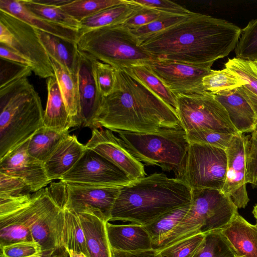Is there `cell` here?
Masks as SVG:
<instances>
[{"label": "cell", "instance_id": "bcb514c9", "mask_svg": "<svg viewBox=\"0 0 257 257\" xmlns=\"http://www.w3.org/2000/svg\"><path fill=\"white\" fill-rule=\"evenodd\" d=\"M31 192L30 187L23 180L0 173V197H18Z\"/></svg>", "mask_w": 257, "mask_h": 257}, {"label": "cell", "instance_id": "9f6ffc18", "mask_svg": "<svg viewBox=\"0 0 257 257\" xmlns=\"http://www.w3.org/2000/svg\"><path fill=\"white\" fill-rule=\"evenodd\" d=\"M67 250L69 254V257H88L85 254L81 252H78L72 249Z\"/></svg>", "mask_w": 257, "mask_h": 257}, {"label": "cell", "instance_id": "4fadbf2b", "mask_svg": "<svg viewBox=\"0 0 257 257\" xmlns=\"http://www.w3.org/2000/svg\"><path fill=\"white\" fill-rule=\"evenodd\" d=\"M121 187L65 183L66 202L64 209L77 214H92L108 222Z\"/></svg>", "mask_w": 257, "mask_h": 257}, {"label": "cell", "instance_id": "2e32d148", "mask_svg": "<svg viewBox=\"0 0 257 257\" xmlns=\"http://www.w3.org/2000/svg\"><path fill=\"white\" fill-rule=\"evenodd\" d=\"M85 146L116 166L131 181L145 177L144 164L132 155L111 130L93 128Z\"/></svg>", "mask_w": 257, "mask_h": 257}, {"label": "cell", "instance_id": "7402d4cb", "mask_svg": "<svg viewBox=\"0 0 257 257\" xmlns=\"http://www.w3.org/2000/svg\"><path fill=\"white\" fill-rule=\"evenodd\" d=\"M213 95L225 108L232 124L239 134L251 133L257 128V115L238 88Z\"/></svg>", "mask_w": 257, "mask_h": 257}, {"label": "cell", "instance_id": "d590c367", "mask_svg": "<svg viewBox=\"0 0 257 257\" xmlns=\"http://www.w3.org/2000/svg\"><path fill=\"white\" fill-rule=\"evenodd\" d=\"M21 1L31 12L44 19L78 31L80 29V23L67 14L60 7L39 4L33 0Z\"/></svg>", "mask_w": 257, "mask_h": 257}, {"label": "cell", "instance_id": "9a60e30c", "mask_svg": "<svg viewBox=\"0 0 257 257\" xmlns=\"http://www.w3.org/2000/svg\"><path fill=\"white\" fill-rule=\"evenodd\" d=\"M146 64L175 95L205 92L202 79L211 69L177 61L155 58Z\"/></svg>", "mask_w": 257, "mask_h": 257}, {"label": "cell", "instance_id": "680465c9", "mask_svg": "<svg viewBox=\"0 0 257 257\" xmlns=\"http://www.w3.org/2000/svg\"><path fill=\"white\" fill-rule=\"evenodd\" d=\"M254 63L257 66V61L254 62Z\"/></svg>", "mask_w": 257, "mask_h": 257}, {"label": "cell", "instance_id": "8fae6325", "mask_svg": "<svg viewBox=\"0 0 257 257\" xmlns=\"http://www.w3.org/2000/svg\"><path fill=\"white\" fill-rule=\"evenodd\" d=\"M64 210L55 200L49 187L33 192L31 196V231L33 240L42 250L62 246Z\"/></svg>", "mask_w": 257, "mask_h": 257}, {"label": "cell", "instance_id": "f5cc1de1", "mask_svg": "<svg viewBox=\"0 0 257 257\" xmlns=\"http://www.w3.org/2000/svg\"><path fill=\"white\" fill-rule=\"evenodd\" d=\"M32 257H69L67 249L62 246L56 249L42 250L41 254Z\"/></svg>", "mask_w": 257, "mask_h": 257}, {"label": "cell", "instance_id": "5b68a950", "mask_svg": "<svg viewBox=\"0 0 257 257\" xmlns=\"http://www.w3.org/2000/svg\"><path fill=\"white\" fill-rule=\"evenodd\" d=\"M115 132L123 146L139 161L158 166L164 171H173L175 178H179L190 145L181 123L157 132Z\"/></svg>", "mask_w": 257, "mask_h": 257}, {"label": "cell", "instance_id": "e575fe53", "mask_svg": "<svg viewBox=\"0 0 257 257\" xmlns=\"http://www.w3.org/2000/svg\"><path fill=\"white\" fill-rule=\"evenodd\" d=\"M123 2V0H71L60 8L80 23L103 10L120 4Z\"/></svg>", "mask_w": 257, "mask_h": 257}, {"label": "cell", "instance_id": "f35d334b", "mask_svg": "<svg viewBox=\"0 0 257 257\" xmlns=\"http://www.w3.org/2000/svg\"><path fill=\"white\" fill-rule=\"evenodd\" d=\"M224 66L245 81L243 86L257 96V66L254 62L234 57L228 59Z\"/></svg>", "mask_w": 257, "mask_h": 257}, {"label": "cell", "instance_id": "277c9868", "mask_svg": "<svg viewBox=\"0 0 257 257\" xmlns=\"http://www.w3.org/2000/svg\"><path fill=\"white\" fill-rule=\"evenodd\" d=\"M44 112L27 78L0 88V160L44 126Z\"/></svg>", "mask_w": 257, "mask_h": 257}, {"label": "cell", "instance_id": "f907efd6", "mask_svg": "<svg viewBox=\"0 0 257 257\" xmlns=\"http://www.w3.org/2000/svg\"><path fill=\"white\" fill-rule=\"evenodd\" d=\"M112 257H162L159 251L153 248L133 251L111 249Z\"/></svg>", "mask_w": 257, "mask_h": 257}, {"label": "cell", "instance_id": "cb8c5ba5", "mask_svg": "<svg viewBox=\"0 0 257 257\" xmlns=\"http://www.w3.org/2000/svg\"><path fill=\"white\" fill-rule=\"evenodd\" d=\"M0 10L4 11L35 29L76 44L79 31L49 22L28 9L21 0H0Z\"/></svg>", "mask_w": 257, "mask_h": 257}, {"label": "cell", "instance_id": "836d02e7", "mask_svg": "<svg viewBox=\"0 0 257 257\" xmlns=\"http://www.w3.org/2000/svg\"><path fill=\"white\" fill-rule=\"evenodd\" d=\"M246 84L237 74L226 68L220 70L211 69L202 79L204 90L213 94L233 90Z\"/></svg>", "mask_w": 257, "mask_h": 257}, {"label": "cell", "instance_id": "6da1fadb", "mask_svg": "<svg viewBox=\"0 0 257 257\" xmlns=\"http://www.w3.org/2000/svg\"><path fill=\"white\" fill-rule=\"evenodd\" d=\"M241 29L232 23L195 13L160 32L139 39L155 58L211 69L235 49Z\"/></svg>", "mask_w": 257, "mask_h": 257}, {"label": "cell", "instance_id": "30bf717a", "mask_svg": "<svg viewBox=\"0 0 257 257\" xmlns=\"http://www.w3.org/2000/svg\"><path fill=\"white\" fill-rule=\"evenodd\" d=\"M227 171L224 150L190 144L186 161L178 179L192 189L209 188L222 190Z\"/></svg>", "mask_w": 257, "mask_h": 257}, {"label": "cell", "instance_id": "1f68e13d", "mask_svg": "<svg viewBox=\"0 0 257 257\" xmlns=\"http://www.w3.org/2000/svg\"><path fill=\"white\" fill-rule=\"evenodd\" d=\"M127 69L149 90L176 111L177 97L146 64L132 66Z\"/></svg>", "mask_w": 257, "mask_h": 257}, {"label": "cell", "instance_id": "7c38bea8", "mask_svg": "<svg viewBox=\"0 0 257 257\" xmlns=\"http://www.w3.org/2000/svg\"><path fill=\"white\" fill-rule=\"evenodd\" d=\"M60 180L65 183L102 186H122L132 182L116 166L87 148L75 165Z\"/></svg>", "mask_w": 257, "mask_h": 257}, {"label": "cell", "instance_id": "8d00e7d4", "mask_svg": "<svg viewBox=\"0 0 257 257\" xmlns=\"http://www.w3.org/2000/svg\"><path fill=\"white\" fill-rule=\"evenodd\" d=\"M193 257H236L219 230L205 234L202 243Z\"/></svg>", "mask_w": 257, "mask_h": 257}, {"label": "cell", "instance_id": "60d3db41", "mask_svg": "<svg viewBox=\"0 0 257 257\" xmlns=\"http://www.w3.org/2000/svg\"><path fill=\"white\" fill-rule=\"evenodd\" d=\"M92 59L93 74L97 89L102 97L106 96L115 86L116 70L108 64Z\"/></svg>", "mask_w": 257, "mask_h": 257}, {"label": "cell", "instance_id": "ab89813d", "mask_svg": "<svg viewBox=\"0 0 257 257\" xmlns=\"http://www.w3.org/2000/svg\"><path fill=\"white\" fill-rule=\"evenodd\" d=\"M190 144L208 145L225 150L234 135L210 130H198L186 132Z\"/></svg>", "mask_w": 257, "mask_h": 257}, {"label": "cell", "instance_id": "7a4b0ae2", "mask_svg": "<svg viewBox=\"0 0 257 257\" xmlns=\"http://www.w3.org/2000/svg\"><path fill=\"white\" fill-rule=\"evenodd\" d=\"M116 70L112 92L102 97L96 121L100 127L136 133L157 132L180 124L176 111L127 69Z\"/></svg>", "mask_w": 257, "mask_h": 257}, {"label": "cell", "instance_id": "74e56055", "mask_svg": "<svg viewBox=\"0 0 257 257\" xmlns=\"http://www.w3.org/2000/svg\"><path fill=\"white\" fill-rule=\"evenodd\" d=\"M234 52L237 58L257 61V18L251 20L241 29Z\"/></svg>", "mask_w": 257, "mask_h": 257}, {"label": "cell", "instance_id": "ffe728a7", "mask_svg": "<svg viewBox=\"0 0 257 257\" xmlns=\"http://www.w3.org/2000/svg\"><path fill=\"white\" fill-rule=\"evenodd\" d=\"M86 149L75 136L67 135L43 163L49 179H60L75 165Z\"/></svg>", "mask_w": 257, "mask_h": 257}, {"label": "cell", "instance_id": "e0dca14e", "mask_svg": "<svg viewBox=\"0 0 257 257\" xmlns=\"http://www.w3.org/2000/svg\"><path fill=\"white\" fill-rule=\"evenodd\" d=\"M227 171L222 192L237 208H244L249 201L245 182V136L234 135L227 148Z\"/></svg>", "mask_w": 257, "mask_h": 257}, {"label": "cell", "instance_id": "6f0895ef", "mask_svg": "<svg viewBox=\"0 0 257 257\" xmlns=\"http://www.w3.org/2000/svg\"><path fill=\"white\" fill-rule=\"evenodd\" d=\"M252 213L254 217V218L257 220V204H256L253 208V210Z\"/></svg>", "mask_w": 257, "mask_h": 257}, {"label": "cell", "instance_id": "83f0119b", "mask_svg": "<svg viewBox=\"0 0 257 257\" xmlns=\"http://www.w3.org/2000/svg\"><path fill=\"white\" fill-rule=\"evenodd\" d=\"M141 7L132 0H123L120 4L106 8L83 20L80 23L79 33L111 25L123 24Z\"/></svg>", "mask_w": 257, "mask_h": 257}, {"label": "cell", "instance_id": "484cf974", "mask_svg": "<svg viewBox=\"0 0 257 257\" xmlns=\"http://www.w3.org/2000/svg\"><path fill=\"white\" fill-rule=\"evenodd\" d=\"M84 233L89 257H112L106 221L90 213L78 214Z\"/></svg>", "mask_w": 257, "mask_h": 257}, {"label": "cell", "instance_id": "7dc6e473", "mask_svg": "<svg viewBox=\"0 0 257 257\" xmlns=\"http://www.w3.org/2000/svg\"><path fill=\"white\" fill-rule=\"evenodd\" d=\"M142 7L155 10L160 13L174 16H190L192 12L180 5L168 0H132Z\"/></svg>", "mask_w": 257, "mask_h": 257}, {"label": "cell", "instance_id": "8992f818", "mask_svg": "<svg viewBox=\"0 0 257 257\" xmlns=\"http://www.w3.org/2000/svg\"><path fill=\"white\" fill-rule=\"evenodd\" d=\"M76 45L80 52L115 69L145 64L155 59L122 24L79 33Z\"/></svg>", "mask_w": 257, "mask_h": 257}, {"label": "cell", "instance_id": "9c48e42d", "mask_svg": "<svg viewBox=\"0 0 257 257\" xmlns=\"http://www.w3.org/2000/svg\"><path fill=\"white\" fill-rule=\"evenodd\" d=\"M177 113L186 132L210 130L235 135L239 134L232 124L223 105L213 94H176Z\"/></svg>", "mask_w": 257, "mask_h": 257}, {"label": "cell", "instance_id": "44dd1931", "mask_svg": "<svg viewBox=\"0 0 257 257\" xmlns=\"http://www.w3.org/2000/svg\"><path fill=\"white\" fill-rule=\"evenodd\" d=\"M220 232L236 257H257V220L252 224L237 213Z\"/></svg>", "mask_w": 257, "mask_h": 257}, {"label": "cell", "instance_id": "b9f144b4", "mask_svg": "<svg viewBox=\"0 0 257 257\" xmlns=\"http://www.w3.org/2000/svg\"><path fill=\"white\" fill-rule=\"evenodd\" d=\"M204 237V233H198L158 251L162 257H193Z\"/></svg>", "mask_w": 257, "mask_h": 257}, {"label": "cell", "instance_id": "d6a6232c", "mask_svg": "<svg viewBox=\"0 0 257 257\" xmlns=\"http://www.w3.org/2000/svg\"><path fill=\"white\" fill-rule=\"evenodd\" d=\"M64 210V223L62 234V245L67 249L81 252L89 257L86 240L78 214Z\"/></svg>", "mask_w": 257, "mask_h": 257}, {"label": "cell", "instance_id": "7bdbcfd3", "mask_svg": "<svg viewBox=\"0 0 257 257\" xmlns=\"http://www.w3.org/2000/svg\"><path fill=\"white\" fill-rule=\"evenodd\" d=\"M32 72L31 68L29 66L1 58L0 88L28 78Z\"/></svg>", "mask_w": 257, "mask_h": 257}, {"label": "cell", "instance_id": "52a82bcc", "mask_svg": "<svg viewBox=\"0 0 257 257\" xmlns=\"http://www.w3.org/2000/svg\"><path fill=\"white\" fill-rule=\"evenodd\" d=\"M237 213V207L221 191L209 188L192 189L188 211L171 234L155 249L160 250L198 233L219 230Z\"/></svg>", "mask_w": 257, "mask_h": 257}, {"label": "cell", "instance_id": "ac0fdd59", "mask_svg": "<svg viewBox=\"0 0 257 257\" xmlns=\"http://www.w3.org/2000/svg\"><path fill=\"white\" fill-rule=\"evenodd\" d=\"M28 141L0 160V173L23 180L33 192L45 188L51 181L44 164L27 152Z\"/></svg>", "mask_w": 257, "mask_h": 257}, {"label": "cell", "instance_id": "f546056e", "mask_svg": "<svg viewBox=\"0 0 257 257\" xmlns=\"http://www.w3.org/2000/svg\"><path fill=\"white\" fill-rule=\"evenodd\" d=\"M68 134V132L60 133L43 126L28 140L27 152L31 156L44 163Z\"/></svg>", "mask_w": 257, "mask_h": 257}, {"label": "cell", "instance_id": "f6af8a7d", "mask_svg": "<svg viewBox=\"0 0 257 257\" xmlns=\"http://www.w3.org/2000/svg\"><path fill=\"white\" fill-rule=\"evenodd\" d=\"M190 16H182L167 15L146 25L130 29V30L135 36L138 39H140L160 32L185 20Z\"/></svg>", "mask_w": 257, "mask_h": 257}, {"label": "cell", "instance_id": "d4e9b609", "mask_svg": "<svg viewBox=\"0 0 257 257\" xmlns=\"http://www.w3.org/2000/svg\"><path fill=\"white\" fill-rule=\"evenodd\" d=\"M47 99L44 112L43 125L60 133L68 132L75 127L62 98L55 77L47 80Z\"/></svg>", "mask_w": 257, "mask_h": 257}, {"label": "cell", "instance_id": "5bb4252c", "mask_svg": "<svg viewBox=\"0 0 257 257\" xmlns=\"http://www.w3.org/2000/svg\"><path fill=\"white\" fill-rule=\"evenodd\" d=\"M31 194L0 198V249L19 242L34 241L30 227Z\"/></svg>", "mask_w": 257, "mask_h": 257}, {"label": "cell", "instance_id": "c3c4849f", "mask_svg": "<svg viewBox=\"0 0 257 257\" xmlns=\"http://www.w3.org/2000/svg\"><path fill=\"white\" fill-rule=\"evenodd\" d=\"M41 246L37 242L21 241L6 245L1 249V257H32L41 253Z\"/></svg>", "mask_w": 257, "mask_h": 257}, {"label": "cell", "instance_id": "ee69618b", "mask_svg": "<svg viewBox=\"0 0 257 257\" xmlns=\"http://www.w3.org/2000/svg\"><path fill=\"white\" fill-rule=\"evenodd\" d=\"M245 182L257 187V128L245 136Z\"/></svg>", "mask_w": 257, "mask_h": 257}, {"label": "cell", "instance_id": "ba28073f", "mask_svg": "<svg viewBox=\"0 0 257 257\" xmlns=\"http://www.w3.org/2000/svg\"><path fill=\"white\" fill-rule=\"evenodd\" d=\"M0 44L29 61L36 75L47 79L55 77L51 59L35 28L3 10H0Z\"/></svg>", "mask_w": 257, "mask_h": 257}, {"label": "cell", "instance_id": "603a6c76", "mask_svg": "<svg viewBox=\"0 0 257 257\" xmlns=\"http://www.w3.org/2000/svg\"><path fill=\"white\" fill-rule=\"evenodd\" d=\"M111 249L133 251L152 248V239L145 226L136 223L106 224Z\"/></svg>", "mask_w": 257, "mask_h": 257}, {"label": "cell", "instance_id": "4316f807", "mask_svg": "<svg viewBox=\"0 0 257 257\" xmlns=\"http://www.w3.org/2000/svg\"><path fill=\"white\" fill-rule=\"evenodd\" d=\"M35 29L50 58L55 60L71 74L76 75L79 52L76 44Z\"/></svg>", "mask_w": 257, "mask_h": 257}, {"label": "cell", "instance_id": "f1b7e54d", "mask_svg": "<svg viewBox=\"0 0 257 257\" xmlns=\"http://www.w3.org/2000/svg\"><path fill=\"white\" fill-rule=\"evenodd\" d=\"M50 59L62 98L74 126H81L82 120L76 75L70 73L54 59Z\"/></svg>", "mask_w": 257, "mask_h": 257}, {"label": "cell", "instance_id": "11a10c76", "mask_svg": "<svg viewBox=\"0 0 257 257\" xmlns=\"http://www.w3.org/2000/svg\"><path fill=\"white\" fill-rule=\"evenodd\" d=\"M36 3L48 6L61 7L69 3L71 0H33Z\"/></svg>", "mask_w": 257, "mask_h": 257}, {"label": "cell", "instance_id": "816d5d0a", "mask_svg": "<svg viewBox=\"0 0 257 257\" xmlns=\"http://www.w3.org/2000/svg\"><path fill=\"white\" fill-rule=\"evenodd\" d=\"M0 57L11 62L29 66L31 67L30 63L26 59L13 50L2 44H0Z\"/></svg>", "mask_w": 257, "mask_h": 257}, {"label": "cell", "instance_id": "d6986e66", "mask_svg": "<svg viewBox=\"0 0 257 257\" xmlns=\"http://www.w3.org/2000/svg\"><path fill=\"white\" fill-rule=\"evenodd\" d=\"M76 77L82 125L92 130L100 128L96 121L102 96L97 89L92 71V59L79 51Z\"/></svg>", "mask_w": 257, "mask_h": 257}, {"label": "cell", "instance_id": "3957f363", "mask_svg": "<svg viewBox=\"0 0 257 257\" xmlns=\"http://www.w3.org/2000/svg\"><path fill=\"white\" fill-rule=\"evenodd\" d=\"M191 200L192 189L184 181L155 173L120 187L110 221L145 226Z\"/></svg>", "mask_w": 257, "mask_h": 257}, {"label": "cell", "instance_id": "4dcf8cb0", "mask_svg": "<svg viewBox=\"0 0 257 257\" xmlns=\"http://www.w3.org/2000/svg\"><path fill=\"white\" fill-rule=\"evenodd\" d=\"M190 203L170 211L152 223L144 226L152 239V248H155L173 232L188 211Z\"/></svg>", "mask_w": 257, "mask_h": 257}, {"label": "cell", "instance_id": "681fc988", "mask_svg": "<svg viewBox=\"0 0 257 257\" xmlns=\"http://www.w3.org/2000/svg\"><path fill=\"white\" fill-rule=\"evenodd\" d=\"M167 15L152 9L141 7L122 25L130 29H135L146 25Z\"/></svg>", "mask_w": 257, "mask_h": 257}, {"label": "cell", "instance_id": "db71d44e", "mask_svg": "<svg viewBox=\"0 0 257 257\" xmlns=\"http://www.w3.org/2000/svg\"><path fill=\"white\" fill-rule=\"evenodd\" d=\"M238 88L241 94L250 104L257 115V96L247 90L243 86Z\"/></svg>", "mask_w": 257, "mask_h": 257}]
</instances>
